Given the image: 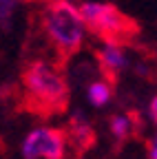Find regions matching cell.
Masks as SVG:
<instances>
[{
	"mask_svg": "<svg viewBox=\"0 0 157 159\" xmlns=\"http://www.w3.org/2000/svg\"><path fill=\"white\" fill-rule=\"evenodd\" d=\"M22 86L29 104L42 113H58L67 106L69 84L62 71L49 62H31L22 73Z\"/></svg>",
	"mask_w": 157,
	"mask_h": 159,
	"instance_id": "obj_1",
	"label": "cell"
},
{
	"mask_svg": "<svg viewBox=\"0 0 157 159\" xmlns=\"http://www.w3.org/2000/svg\"><path fill=\"white\" fill-rule=\"evenodd\" d=\"M42 27L51 44L64 57L73 55L82 47L86 35V22L80 13V7L73 2H49L42 11Z\"/></svg>",
	"mask_w": 157,
	"mask_h": 159,
	"instance_id": "obj_2",
	"label": "cell"
},
{
	"mask_svg": "<svg viewBox=\"0 0 157 159\" xmlns=\"http://www.w3.org/2000/svg\"><path fill=\"white\" fill-rule=\"evenodd\" d=\"M80 13L91 31H95L104 42L122 44L135 33V22L126 18L115 5L109 2H80Z\"/></svg>",
	"mask_w": 157,
	"mask_h": 159,
	"instance_id": "obj_3",
	"label": "cell"
},
{
	"mask_svg": "<svg viewBox=\"0 0 157 159\" xmlns=\"http://www.w3.org/2000/svg\"><path fill=\"white\" fill-rule=\"evenodd\" d=\"M69 137L64 130L53 126H35L22 139L25 159H64Z\"/></svg>",
	"mask_w": 157,
	"mask_h": 159,
	"instance_id": "obj_4",
	"label": "cell"
},
{
	"mask_svg": "<svg viewBox=\"0 0 157 159\" xmlns=\"http://www.w3.org/2000/svg\"><path fill=\"white\" fill-rule=\"evenodd\" d=\"M97 60H100V66L109 75H117L128 66V55H126L124 47L115 44V42H104L102 49L97 51Z\"/></svg>",
	"mask_w": 157,
	"mask_h": 159,
	"instance_id": "obj_5",
	"label": "cell"
},
{
	"mask_svg": "<svg viewBox=\"0 0 157 159\" xmlns=\"http://www.w3.org/2000/svg\"><path fill=\"white\" fill-rule=\"evenodd\" d=\"M111 95H113V91H111V84L106 80H95V82H91L89 89H86V97H89L91 106H95V108L106 106L111 102Z\"/></svg>",
	"mask_w": 157,
	"mask_h": 159,
	"instance_id": "obj_6",
	"label": "cell"
},
{
	"mask_svg": "<svg viewBox=\"0 0 157 159\" xmlns=\"http://www.w3.org/2000/svg\"><path fill=\"white\" fill-rule=\"evenodd\" d=\"M109 126H111L113 137H115V139H120V142L131 135V128H133L128 115H113V117H111V122H109Z\"/></svg>",
	"mask_w": 157,
	"mask_h": 159,
	"instance_id": "obj_7",
	"label": "cell"
},
{
	"mask_svg": "<svg viewBox=\"0 0 157 159\" xmlns=\"http://www.w3.org/2000/svg\"><path fill=\"white\" fill-rule=\"evenodd\" d=\"M148 159H157V133L150 137V142H148Z\"/></svg>",
	"mask_w": 157,
	"mask_h": 159,
	"instance_id": "obj_8",
	"label": "cell"
},
{
	"mask_svg": "<svg viewBox=\"0 0 157 159\" xmlns=\"http://www.w3.org/2000/svg\"><path fill=\"white\" fill-rule=\"evenodd\" d=\"M148 115H150V119H153L155 126H157V95H153L150 104H148Z\"/></svg>",
	"mask_w": 157,
	"mask_h": 159,
	"instance_id": "obj_9",
	"label": "cell"
}]
</instances>
